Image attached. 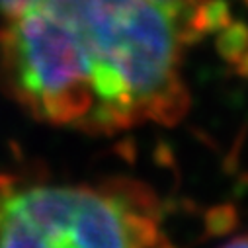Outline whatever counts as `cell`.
<instances>
[{"instance_id": "obj_3", "label": "cell", "mask_w": 248, "mask_h": 248, "mask_svg": "<svg viewBox=\"0 0 248 248\" xmlns=\"http://www.w3.org/2000/svg\"><path fill=\"white\" fill-rule=\"evenodd\" d=\"M248 45V35H246V30L240 26V28H232L229 31L223 33V37L219 39V47H221V53L225 57L231 59V55H236L240 57L242 51L246 49Z\"/></svg>"}, {"instance_id": "obj_1", "label": "cell", "mask_w": 248, "mask_h": 248, "mask_svg": "<svg viewBox=\"0 0 248 248\" xmlns=\"http://www.w3.org/2000/svg\"><path fill=\"white\" fill-rule=\"evenodd\" d=\"M172 0H8L0 86L35 121L86 135L172 125L188 109Z\"/></svg>"}, {"instance_id": "obj_4", "label": "cell", "mask_w": 248, "mask_h": 248, "mask_svg": "<svg viewBox=\"0 0 248 248\" xmlns=\"http://www.w3.org/2000/svg\"><path fill=\"white\" fill-rule=\"evenodd\" d=\"M221 248H248V232L246 234H240V236H234L231 238L227 244H223Z\"/></svg>"}, {"instance_id": "obj_2", "label": "cell", "mask_w": 248, "mask_h": 248, "mask_svg": "<svg viewBox=\"0 0 248 248\" xmlns=\"http://www.w3.org/2000/svg\"><path fill=\"white\" fill-rule=\"evenodd\" d=\"M0 248H174L147 186L0 172Z\"/></svg>"}]
</instances>
